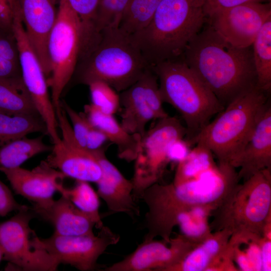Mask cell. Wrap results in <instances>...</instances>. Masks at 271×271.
<instances>
[{
    "label": "cell",
    "mask_w": 271,
    "mask_h": 271,
    "mask_svg": "<svg viewBox=\"0 0 271 271\" xmlns=\"http://www.w3.org/2000/svg\"><path fill=\"white\" fill-rule=\"evenodd\" d=\"M239 181L235 168L228 164H218L197 179L177 185L156 183L149 187L140 198L148 208L145 220L147 232L143 241L159 236L169 243L181 213L198 206H210L216 210Z\"/></svg>",
    "instance_id": "1"
},
{
    "label": "cell",
    "mask_w": 271,
    "mask_h": 271,
    "mask_svg": "<svg viewBox=\"0 0 271 271\" xmlns=\"http://www.w3.org/2000/svg\"><path fill=\"white\" fill-rule=\"evenodd\" d=\"M181 58L224 107L256 86L252 46H234L209 24L191 41Z\"/></svg>",
    "instance_id": "2"
},
{
    "label": "cell",
    "mask_w": 271,
    "mask_h": 271,
    "mask_svg": "<svg viewBox=\"0 0 271 271\" xmlns=\"http://www.w3.org/2000/svg\"><path fill=\"white\" fill-rule=\"evenodd\" d=\"M205 22L197 0H162L149 24L130 36L151 66L181 58Z\"/></svg>",
    "instance_id": "3"
},
{
    "label": "cell",
    "mask_w": 271,
    "mask_h": 271,
    "mask_svg": "<svg viewBox=\"0 0 271 271\" xmlns=\"http://www.w3.org/2000/svg\"><path fill=\"white\" fill-rule=\"evenodd\" d=\"M150 66L129 35L118 27L110 28L100 32L95 46L78 60L72 78L87 85L102 81L120 93Z\"/></svg>",
    "instance_id": "4"
},
{
    "label": "cell",
    "mask_w": 271,
    "mask_h": 271,
    "mask_svg": "<svg viewBox=\"0 0 271 271\" xmlns=\"http://www.w3.org/2000/svg\"><path fill=\"white\" fill-rule=\"evenodd\" d=\"M156 74L163 102L171 105L186 124L190 140L224 107L181 57L151 66Z\"/></svg>",
    "instance_id": "5"
},
{
    "label": "cell",
    "mask_w": 271,
    "mask_h": 271,
    "mask_svg": "<svg viewBox=\"0 0 271 271\" xmlns=\"http://www.w3.org/2000/svg\"><path fill=\"white\" fill-rule=\"evenodd\" d=\"M269 93L257 86L241 94L218 113L195 136L187 141L201 145L215 156L218 164L231 163L240 153L268 100Z\"/></svg>",
    "instance_id": "6"
},
{
    "label": "cell",
    "mask_w": 271,
    "mask_h": 271,
    "mask_svg": "<svg viewBox=\"0 0 271 271\" xmlns=\"http://www.w3.org/2000/svg\"><path fill=\"white\" fill-rule=\"evenodd\" d=\"M214 213L212 231L228 229L231 236L242 242L262 236L265 221L271 216V169L259 171L238 184Z\"/></svg>",
    "instance_id": "7"
},
{
    "label": "cell",
    "mask_w": 271,
    "mask_h": 271,
    "mask_svg": "<svg viewBox=\"0 0 271 271\" xmlns=\"http://www.w3.org/2000/svg\"><path fill=\"white\" fill-rule=\"evenodd\" d=\"M80 44L81 28L78 16L67 0H59L57 19L47 44L50 67L47 83L55 109L60 106L62 94L73 76Z\"/></svg>",
    "instance_id": "8"
},
{
    "label": "cell",
    "mask_w": 271,
    "mask_h": 271,
    "mask_svg": "<svg viewBox=\"0 0 271 271\" xmlns=\"http://www.w3.org/2000/svg\"><path fill=\"white\" fill-rule=\"evenodd\" d=\"M187 130L175 116H168L157 122L141 138L131 179L135 199L158 181L169 163L168 150L174 141L184 139Z\"/></svg>",
    "instance_id": "9"
},
{
    "label": "cell",
    "mask_w": 271,
    "mask_h": 271,
    "mask_svg": "<svg viewBox=\"0 0 271 271\" xmlns=\"http://www.w3.org/2000/svg\"><path fill=\"white\" fill-rule=\"evenodd\" d=\"M120 235L103 225L97 235L94 233L76 235L53 234L46 238L33 235L31 244L43 249L61 263L69 264L81 271H92L99 268L97 260L107 248L116 244Z\"/></svg>",
    "instance_id": "10"
},
{
    "label": "cell",
    "mask_w": 271,
    "mask_h": 271,
    "mask_svg": "<svg viewBox=\"0 0 271 271\" xmlns=\"http://www.w3.org/2000/svg\"><path fill=\"white\" fill-rule=\"evenodd\" d=\"M36 216L28 209L21 210L9 220L0 223V247L3 260L24 271H55L60 264L43 249L33 247L31 237L34 231L30 226Z\"/></svg>",
    "instance_id": "11"
},
{
    "label": "cell",
    "mask_w": 271,
    "mask_h": 271,
    "mask_svg": "<svg viewBox=\"0 0 271 271\" xmlns=\"http://www.w3.org/2000/svg\"><path fill=\"white\" fill-rule=\"evenodd\" d=\"M119 95L120 124L130 134L142 138L148 123L168 116L163 106L158 77L151 66Z\"/></svg>",
    "instance_id": "12"
},
{
    "label": "cell",
    "mask_w": 271,
    "mask_h": 271,
    "mask_svg": "<svg viewBox=\"0 0 271 271\" xmlns=\"http://www.w3.org/2000/svg\"><path fill=\"white\" fill-rule=\"evenodd\" d=\"M13 28L18 47L24 83L39 115L46 126L47 135L54 144L61 138L57 131L58 124L56 109L49 93L46 76L28 39L20 13L15 15Z\"/></svg>",
    "instance_id": "13"
},
{
    "label": "cell",
    "mask_w": 271,
    "mask_h": 271,
    "mask_svg": "<svg viewBox=\"0 0 271 271\" xmlns=\"http://www.w3.org/2000/svg\"><path fill=\"white\" fill-rule=\"evenodd\" d=\"M56 112L62 137L54 144L51 153L45 161L66 177L96 183L102 174L98 161L90 152L82 147L76 141L63 109L60 107Z\"/></svg>",
    "instance_id": "14"
},
{
    "label": "cell",
    "mask_w": 271,
    "mask_h": 271,
    "mask_svg": "<svg viewBox=\"0 0 271 271\" xmlns=\"http://www.w3.org/2000/svg\"><path fill=\"white\" fill-rule=\"evenodd\" d=\"M270 18V2H249L218 12L207 22L231 45L246 48Z\"/></svg>",
    "instance_id": "15"
},
{
    "label": "cell",
    "mask_w": 271,
    "mask_h": 271,
    "mask_svg": "<svg viewBox=\"0 0 271 271\" xmlns=\"http://www.w3.org/2000/svg\"><path fill=\"white\" fill-rule=\"evenodd\" d=\"M195 247L182 234L171 238L169 243L155 239L143 241L123 259L102 271H169Z\"/></svg>",
    "instance_id": "16"
},
{
    "label": "cell",
    "mask_w": 271,
    "mask_h": 271,
    "mask_svg": "<svg viewBox=\"0 0 271 271\" xmlns=\"http://www.w3.org/2000/svg\"><path fill=\"white\" fill-rule=\"evenodd\" d=\"M0 171L5 175L16 193L35 207H44L51 203L55 193L63 187L62 181L66 177L45 160L31 170L19 167L0 169Z\"/></svg>",
    "instance_id": "17"
},
{
    "label": "cell",
    "mask_w": 271,
    "mask_h": 271,
    "mask_svg": "<svg viewBox=\"0 0 271 271\" xmlns=\"http://www.w3.org/2000/svg\"><path fill=\"white\" fill-rule=\"evenodd\" d=\"M59 0H19L28 39L37 56L47 79L50 72L48 38L57 19Z\"/></svg>",
    "instance_id": "18"
},
{
    "label": "cell",
    "mask_w": 271,
    "mask_h": 271,
    "mask_svg": "<svg viewBox=\"0 0 271 271\" xmlns=\"http://www.w3.org/2000/svg\"><path fill=\"white\" fill-rule=\"evenodd\" d=\"M98 161L101 176L96 183L97 194L111 213H122L134 219L140 211L133 195L131 180L127 179L106 158L105 149L90 152Z\"/></svg>",
    "instance_id": "19"
},
{
    "label": "cell",
    "mask_w": 271,
    "mask_h": 271,
    "mask_svg": "<svg viewBox=\"0 0 271 271\" xmlns=\"http://www.w3.org/2000/svg\"><path fill=\"white\" fill-rule=\"evenodd\" d=\"M239 168V180H246L265 169H271V106H264L246 144L231 163Z\"/></svg>",
    "instance_id": "20"
},
{
    "label": "cell",
    "mask_w": 271,
    "mask_h": 271,
    "mask_svg": "<svg viewBox=\"0 0 271 271\" xmlns=\"http://www.w3.org/2000/svg\"><path fill=\"white\" fill-rule=\"evenodd\" d=\"M31 209L36 216L53 225L54 234L76 235L94 233L95 223L64 195L45 206H33Z\"/></svg>",
    "instance_id": "21"
},
{
    "label": "cell",
    "mask_w": 271,
    "mask_h": 271,
    "mask_svg": "<svg viewBox=\"0 0 271 271\" xmlns=\"http://www.w3.org/2000/svg\"><path fill=\"white\" fill-rule=\"evenodd\" d=\"M83 112L91 125L116 146L120 159L128 162L135 160L142 138L140 136L127 132L113 115L103 113L91 103L84 105Z\"/></svg>",
    "instance_id": "22"
},
{
    "label": "cell",
    "mask_w": 271,
    "mask_h": 271,
    "mask_svg": "<svg viewBox=\"0 0 271 271\" xmlns=\"http://www.w3.org/2000/svg\"><path fill=\"white\" fill-rule=\"evenodd\" d=\"M231 234L226 228L214 231L169 271H207L224 250Z\"/></svg>",
    "instance_id": "23"
},
{
    "label": "cell",
    "mask_w": 271,
    "mask_h": 271,
    "mask_svg": "<svg viewBox=\"0 0 271 271\" xmlns=\"http://www.w3.org/2000/svg\"><path fill=\"white\" fill-rule=\"evenodd\" d=\"M0 82L12 85L24 84L13 27L0 26Z\"/></svg>",
    "instance_id": "24"
},
{
    "label": "cell",
    "mask_w": 271,
    "mask_h": 271,
    "mask_svg": "<svg viewBox=\"0 0 271 271\" xmlns=\"http://www.w3.org/2000/svg\"><path fill=\"white\" fill-rule=\"evenodd\" d=\"M52 148L44 142L42 137H26L12 141L0 147V169L19 167L29 159Z\"/></svg>",
    "instance_id": "25"
},
{
    "label": "cell",
    "mask_w": 271,
    "mask_h": 271,
    "mask_svg": "<svg viewBox=\"0 0 271 271\" xmlns=\"http://www.w3.org/2000/svg\"><path fill=\"white\" fill-rule=\"evenodd\" d=\"M256 86L268 93L271 90V18L263 25L252 44Z\"/></svg>",
    "instance_id": "26"
},
{
    "label": "cell",
    "mask_w": 271,
    "mask_h": 271,
    "mask_svg": "<svg viewBox=\"0 0 271 271\" xmlns=\"http://www.w3.org/2000/svg\"><path fill=\"white\" fill-rule=\"evenodd\" d=\"M35 132L47 134L46 126L39 115H11L0 112V147Z\"/></svg>",
    "instance_id": "27"
},
{
    "label": "cell",
    "mask_w": 271,
    "mask_h": 271,
    "mask_svg": "<svg viewBox=\"0 0 271 271\" xmlns=\"http://www.w3.org/2000/svg\"><path fill=\"white\" fill-rule=\"evenodd\" d=\"M211 151L197 144L188 155L178 163L173 184L177 185L197 179L204 172L217 167Z\"/></svg>",
    "instance_id": "28"
},
{
    "label": "cell",
    "mask_w": 271,
    "mask_h": 271,
    "mask_svg": "<svg viewBox=\"0 0 271 271\" xmlns=\"http://www.w3.org/2000/svg\"><path fill=\"white\" fill-rule=\"evenodd\" d=\"M212 213L211 208L206 206H196L181 213L177 222L181 234L196 246L202 242L212 233L208 221Z\"/></svg>",
    "instance_id": "29"
},
{
    "label": "cell",
    "mask_w": 271,
    "mask_h": 271,
    "mask_svg": "<svg viewBox=\"0 0 271 271\" xmlns=\"http://www.w3.org/2000/svg\"><path fill=\"white\" fill-rule=\"evenodd\" d=\"M59 192L87 215L95 223L96 228L99 229L104 225L99 213V197L88 182L76 181L73 187L63 186Z\"/></svg>",
    "instance_id": "30"
},
{
    "label": "cell",
    "mask_w": 271,
    "mask_h": 271,
    "mask_svg": "<svg viewBox=\"0 0 271 271\" xmlns=\"http://www.w3.org/2000/svg\"><path fill=\"white\" fill-rule=\"evenodd\" d=\"M0 112L14 115H39L25 84L0 82Z\"/></svg>",
    "instance_id": "31"
},
{
    "label": "cell",
    "mask_w": 271,
    "mask_h": 271,
    "mask_svg": "<svg viewBox=\"0 0 271 271\" xmlns=\"http://www.w3.org/2000/svg\"><path fill=\"white\" fill-rule=\"evenodd\" d=\"M79 20L81 28L80 54L89 51L97 41L95 23L100 0H67Z\"/></svg>",
    "instance_id": "32"
},
{
    "label": "cell",
    "mask_w": 271,
    "mask_h": 271,
    "mask_svg": "<svg viewBox=\"0 0 271 271\" xmlns=\"http://www.w3.org/2000/svg\"><path fill=\"white\" fill-rule=\"evenodd\" d=\"M162 0H129L118 28L131 35L145 28Z\"/></svg>",
    "instance_id": "33"
},
{
    "label": "cell",
    "mask_w": 271,
    "mask_h": 271,
    "mask_svg": "<svg viewBox=\"0 0 271 271\" xmlns=\"http://www.w3.org/2000/svg\"><path fill=\"white\" fill-rule=\"evenodd\" d=\"M91 104L104 113L113 115L119 108V95L106 83L93 81L88 85Z\"/></svg>",
    "instance_id": "34"
},
{
    "label": "cell",
    "mask_w": 271,
    "mask_h": 271,
    "mask_svg": "<svg viewBox=\"0 0 271 271\" xmlns=\"http://www.w3.org/2000/svg\"><path fill=\"white\" fill-rule=\"evenodd\" d=\"M129 0H100L95 23L97 36L103 30L118 27Z\"/></svg>",
    "instance_id": "35"
},
{
    "label": "cell",
    "mask_w": 271,
    "mask_h": 271,
    "mask_svg": "<svg viewBox=\"0 0 271 271\" xmlns=\"http://www.w3.org/2000/svg\"><path fill=\"white\" fill-rule=\"evenodd\" d=\"M60 106L71 122L76 141L82 147L85 149L86 139L91 126L90 123L83 112H77L66 102L60 101Z\"/></svg>",
    "instance_id": "36"
},
{
    "label": "cell",
    "mask_w": 271,
    "mask_h": 271,
    "mask_svg": "<svg viewBox=\"0 0 271 271\" xmlns=\"http://www.w3.org/2000/svg\"><path fill=\"white\" fill-rule=\"evenodd\" d=\"M207 18L215 13L249 2H270V0H197Z\"/></svg>",
    "instance_id": "37"
},
{
    "label": "cell",
    "mask_w": 271,
    "mask_h": 271,
    "mask_svg": "<svg viewBox=\"0 0 271 271\" xmlns=\"http://www.w3.org/2000/svg\"><path fill=\"white\" fill-rule=\"evenodd\" d=\"M29 208L18 203L9 188L0 180V216H5L13 211Z\"/></svg>",
    "instance_id": "38"
},
{
    "label": "cell",
    "mask_w": 271,
    "mask_h": 271,
    "mask_svg": "<svg viewBox=\"0 0 271 271\" xmlns=\"http://www.w3.org/2000/svg\"><path fill=\"white\" fill-rule=\"evenodd\" d=\"M191 147V145L185 138L173 141L169 146L168 150L169 162L179 163L183 160L190 152Z\"/></svg>",
    "instance_id": "39"
},
{
    "label": "cell",
    "mask_w": 271,
    "mask_h": 271,
    "mask_svg": "<svg viewBox=\"0 0 271 271\" xmlns=\"http://www.w3.org/2000/svg\"><path fill=\"white\" fill-rule=\"evenodd\" d=\"M107 142L109 141L106 136L91 124L86 139L85 149L90 152L103 149L105 148L104 144Z\"/></svg>",
    "instance_id": "40"
},
{
    "label": "cell",
    "mask_w": 271,
    "mask_h": 271,
    "mask_svg": "<svg viewBox=\"0 0 271 271\" xmlns=\"http://www.w3.org/2000/svg\"><path fill=\"white\" fill-rule=\"evenodd\" d=\"M258 239L250 240L245 242L247 247L244 251L253 267L254 271H262L260 249L257 241Z\"/></svg>",
    "instance_id": "41"
},
{
    "label": "cell",
    "mask_w": 271,
    "mask_h": 271,
    "mask_svg": "<svg viewBox=\"0 0 271 271\" xmlns=\"http://www.w3.org/2000/svg\"><path fill=\"white\" fill-rule=\"evenodd\" d=\"M230 238L234 242L233 259L237 263L239 271H254L244 250L240 248L239 242L233 238Z\"/></svg>",
    "instance_id": "42"
},
{
    "label": "cell",
    "mask_w": 271,
    "mask_h": 271,
    "mask_svg": "<svg viewBox=\"0 0 271 271\" xmlns=\"http://www.w3.org/2000/svg\"><path fill=\"white\" fill-rule=\"evenodd\" d=\"M262 261V271L271 270V240L263 236L258 240Z\"/></svg>",
    "instance_id": "43"
},
{
    "label": "cell",
    "mask_w": 271,
    "mask_h": 271,
    "mask_svg": "<svg viewBox=\"0 0 271 271\" xmlns=\"http://www.w3.org/2000/svg\"><path fill=\"white\" fill-rule=\"evenodd\" d=\"M18 13H21L19 0H0L1 15L13 20Z\"/></svg>",
    "instance_id": "44"
},
{
    "label": "cell",
    "mask_w": 271,
    "mask_h": 271,
    "mask_svg": "<svg viewBox=\"0 0 271 271\" xmlns=\"http://www.w3.org/2000/svg\"><path fill=\"white\" fill-rule=\"evenodd\" d=\"M3 251L0 247V262L2 260H3Z\"/></svg>",
    "instance_id": "45"
}]
</instances>
